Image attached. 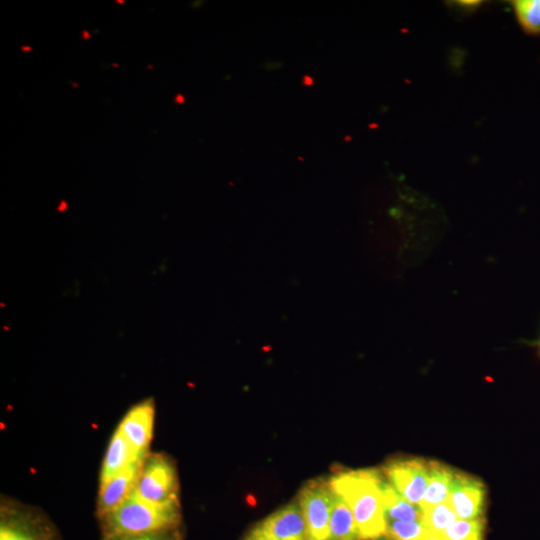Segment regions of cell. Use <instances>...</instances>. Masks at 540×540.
Listing matches in <instances>:
<instances>
[{
  "instance_id": "obj_24",
  "label": "cell",
  "mask_w": 540,
  "mask_h": 540,
  "mask_svg": "<svg viewBox=\"0 0 540 540\" xmlns=\"http://www.w3.org/2000/svg\"><path fill=\"white\" fill-rule=\"evenodd\" d=\"M20 49L22 52H31L33 50V48L29 45H23Z\"/></svg>"
},
{
  "instance_id": "obj_1",
  "label": "cell",
  "mask_w": 540,
  "mask_h": 540,
  "mask_svg": "<svg viewBox=\"0 0 540 540\" xmlns=\"http://www.w3.org/2000/svg\"><path fill=\"white\" fill-rule=\"evenodd\" d=\"M328 481L350 508L362 540H380L386 536L381 471L343 469L334 472Z\"/></svg>"
},
{
  "instance_id": "obj_17",
  "label": "cell",
  "mask_w": 540,
  "mask_h": 540,
  "mask_svg": "<svg viewBox=\"0 0 540 540\" xmlns=\"http://www.w3.org/2000/svg\"><path fill=\"white\" fill-rule=\"evenodd\" d=\"M512 5L521 27L528 33H540V0H516Z\"/></svg>"
},
{
  "instance_id": "obj_5",
  "label": "cell",
  "mask_w": 540,
  "mask_h": 540,
  "mask_svg": "<svg viewBox=\"0 0 540 540\" xmlns=\"http://www.w3.org/2000/svg\"><path fill=\"white\" fill-rule=\"evenodd\" d=\"M430 471V461L420 457H396L387 461L381 473L406 500L420 506Z\"/></svg>"
},
{
  "instance_id": "obj_18",
  "label": "cell",
  "mask_w": 540,
  "mask_h": 540,
  "mask_svg": "<svg viewBox=\"0 0 540 540\" xmlns=\"http://www.w3.org/2000/svg\"><path fill=\"white\" fill-rule=\"evenodd\" d=\"M430 533L422 522L387 521L386 537L390 540H426Z\"/></svg>"
},
{
  "instance_id": "obj_19",
  "label": "cell",
  "mask_w": 540,
  "mask_h": 540,
  "mask_svg": "<svg viewBox=\"0 0 540 540\" xmlns=\"http://www.w3.org/2000/svg\"><path fill=\"white\" fill-rule=\"evenodd\" d=\"M173 530L157 531L136 535L103 537L102 540H178L177 535L174 533Z\"/></svg>"
},
{
  "instance_id": "obj_10",
  "label": "cell",
  "mask_w": 540,
  "mask_h": 540,
  "mask_svg": "<svg viewBox=\"0 0 540 540\" xmlns=\"http://www.w3.org/2000/svg\"><path fill=\"white\" fill-rule=\"evenodd\" d=\"M147 456H141L122 432L116 428L110 438L101 465L99 484L107 482L133 463L142 461Z\"/></svg>"
},
{
  "instance_id": "obj_13",
  "label": "cell",
  "mask_w": 540,
  "mask_h": 540,
  "mask_svg": "<svg viewBox=\"0 0 540 540\" xmlns=\"http://www.w3.org/2000/svg\"><path fill=\"white\" fill-rule=\"evenodd\" d=\"M329 529L330 540H362L350 508L335 492Z\"/></svg>"
},
{
  "instance_id": "obj_2",
  "label": "cell",
  "mask_w": 540,
  "mask_h": 540,
  "mask_svg": "<svg viewBox=\"0 0 540 540\" xmlns=\"http://www.w3.org/2000/svg\"><path fill=\"white\" fill-rule=\"evenodd\" d=\"M180 519V504L150 503L133 492L117 508L100 518L103 537L173 530Z\"/></svg>"
},
{
  "instance_id": "obj_27",
  "label": "cell",
  "mask_w": 540,
  "mask_h": 540,
  "mask_svg": "<svg viewBox=\"0 0 540 540\" xmlns=\"http://www.w3.org/2000/svg\"><path fill=\"white\" fill-rule=\"evenodd\" d=\"M539 351H540V341H539Z\"/></svg>"
},
{
  "instance_id": "obj_11",
  "label": "cell",
  "mask_w": 540,
  "mask_h": 540,
  "mask_svg": "<svg viewBox=\"0 0 540 540\" xmlns=\"http://www.w3.org/2000/svg\"><path fill=\"white\" fill-rule=\"evenodd\" d=\"M455 470L450 466L430 461L427 488L421 501V509L429 508L448 500Z\"/></svg>"
},
{
  "instance_id": "obj_22",
  "label": "cell",
  "mask_w": 540,
  "mask_h": 540,
  "mask_svg": "<svg viewBox=\"0 0 540 540\" xmlns=\"http://www.w3.org/2000/svg\"><path fill=\"white\" fill-rule=\"evenodd\" d=\"M81 36L84 40H89L91 38V34L88 30H83Z\"/></svg>"
},
{
  "instance_id": "obj_26",
  "label": "cell",
  "mask_w": 540,
  "mask_h": 540,
  "mask_svg": "<svg viewBox=\"0 0 540 540\" xmlns=\"http://www.w3.org/2000/svg\"><path fill=\"white\" fill-rule=\"evenodd\" d=\"M116 3H121V4H123V3H125V1H116Z\"/></svg>"
},
{
  "instance_id": "obj_21",
  "label": "cell",
  "mask_w": 540,
  "mask_h": 540,
  "mask_svg": "<svg viewBox=\"0 0 540 540\" xmlns=\"http://www.w3.org/2000/svg\"><path fill=\"white\" fill-rule=\"evenodd\" d=\"M426 540H443L440 535L430 533Z\"/></svg>"
},
{
  "instance_id": "obj_7",
  "label": "cell",
  "mask_w": 540,
  "mask_h": 540,
  "mask_svg": "<svg viewBox=\"0 0 540 540\" xmlns=\"http://www.w3.org/2000/svg\"><path fill=\"white\" fill-rule=\"evenodd\" d=\"M486 496L487 490L482 480L456 471L447 501L458 519H481L485 511Z\"/></svg>"
},
{
  "instance_id": "obj_14",
  "label": "cell",
  "mask_w": 540,
  "mask_h": 540,
  "mask_svg": "<svg viewBox=\"0 0 540 540\" xmlns=\"http://www.w3.org/2000/svg\"><path fill=\"white\" fill-rule=\"evenodd\" d=\"M0 540H49L26 515L2 510Z\"/></svg>"
},
{
  "instance_id": "obj_6",
  "label": "cell",
  "mask_w": 540,
  "mask_h": 540,
  "mask_svg": "<svg viewBox=\"0 0 540 540\" xmlns=\"http://www.w3.org/2000/svg\"><path fill=\"white\" fill-rule=\"evenodd\" d=\"M242 540H307L306 525L297 500L259 521Z\"/></svg>"
},
{
  "instance_id": "obj_3",
  "label": "cell",
  "mask_w": 540,
  "mask_h": 540,
  "mask_svg": "<svg viewBox=\"0 0 540 540\" xmlns=\"http://www.w3.org/2000/svg\"><path fill=\"white\" fill-rule=\"evenodd\" d=\"M133 493L154 504H179L178 475L172 459L165 454H148Z\"/></svg>"
},
{
  "instance_id": "obj_16",
  "label": "cell",
  "mask_w": 540,
  "mask_h": 540,
  "mask_svg": "<svg viewBox=\"0 0 540 540\" xmlns=\"http://www.w3.org/2000/svg\"><path fill=\"white\" fill-rule=\"evenodd\" d=\"M484 518L465 520L457 519L440 536L443 540H483Z\"/></svg>"
},
{
  "instance_id": "obj_20",
  "label": "cell",
  "mask_w": 540,
  "mask_h": 540,
  "mask_svg": "<svg viewBox=\"0 0 540 540\" xmlns=\"http://www.w3.org/2000/svg\"><path fill=\"white\" fill-rule=\"evenodd\" d=\"M458 3L463 7L471 8L473 6H477L480 2L479 1H473V0H467V1H459Z\"/></svg>"
},
{
  "instance_id": "obj_23",
  "label": "cell",
  "mask_w": 540,
  "mask_h": 540,
  "mask_svg": "<svg viewBox=\"0 0 540 540\" xmlns=\"http://www.w3.org/2000/svg\"><path fill=\"white\" fill-rule=\"evenodd\" d=\"M174 101L178 104L184 103V97L181 94H177Z\"/></svg>"
},
{
  "instance_id": "obj_9",
  "label": "cell",
  "mask_w": 540,
  "mask_h": 540,
  "mask_svg": "<svg viewBox=\"0 0 540 540\" xmlns=\"http://www.w3.org/2000/svg\"><path fill=\"white\" fill-rule=\"evenodd\" d=\"M144 460L133 463L107 482L99 484L97 500V513L99 518H102L117 508L131 495L136 486Z\"/></svg>"
},
{
  "instance_id": "obj_8",
  "label": "cell",
  "mask_w": 540,
  "mask_h": 540,
  "mask_svg": "<svg viewBox=\"0 0 540 540\" xmlns=\"http://www.w3.org/2000/svg\"><path fill=\"white\" fill-rule=\"evenodd\" d=\"M155 405L152 399H145L131 407L117 428L127 438L133 448L141 455L149 454L153 437Z\"/></svg>"
},
{
  "instance_id": "obj_15",
  "label": "cell",
  "mask_w": 540,
  "mask_h": 540,
  "mask_svg": "<svg viewBox=\"0 0 540 540\" xmlns=\"http://www.w3.org/2000/svg\"><path fill=\"white\" fill-rule=\"evenodd\" d=\"M422 523L433 534L440 535L457 519V515L448 501L422 509Z\"/></svg>"
},
{
  "instance_id": "obj_4",
  "label": "cell",
  "mask_w": 540,
  "mask_h": 540,
  "mask_svg": "<svg viewBox=\"0 0 540 540\" xmlns=\"http://www.w3.org/2000/svg\"><path fill=\"white\" fill-rule=\"evenodd\" d=\"M333 497L328 479H311L301 487L297 502L304 517L307 540H330Z\"/></svg>"
},
{
  "instance_id": "obj_12",
  "label": "cell",
  "mask_w": 540,
  "mask_h": 540,
  "mask_svg": "<svg viewBox=\"0 0 540 540\" xmlns=\"http://www.w3.org/2000/svg\"><path fill=\"white\" fill-rule=\"evenodd\" d=\"M382 496L386 520L422 522L423 511L402 497L383 476Z\"/></svg>"
},
{
  "instance_id": "obj_25",
  "label": "cell",
  "mask_w": 540,
  "mask_h": 540,
  "mask_svg": "<svg viewBox=\"0 0 540 540\" xmlns=\"http://www.w3.org/2000/svg\"><path fill=\"white\" fill-rule=\"evenodd\" d=\"M112 66H113V67H118V64H117V63H113Z\"/></svg>"
}]
</instances>
